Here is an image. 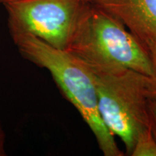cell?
I'll list each match as a JSON object with an SVG mask.
<instances>
[{"mask_svg": "<svg viewBox=\"0 0 156 156\" xmlns=\"http://www.w3.org/2000/svg\"><path fill=\"white\" fill-rule=\"evenodd\" d=\"M150 56L153 67V75L151 77L152 80V97L153 101H156V43L151 45L148 47Z\"/></svg>", "mask_w": 156, "mask_h": 156, "instance_id": "cell-7", "label": "cell"}, {"mask_svg": "<svg viewBox=\"0 0 156 156\" xmlns=\"http://www.w3.org/2000/svg\"><path fill=\"white\" fill-rule=\"evenodd\" d=\"M150 126L156 138V101H152L150 107Z\"/></svg>", "mask_w": 156, "mask_h": 156, "instance_id": "cell-8", "label": "cell"}, {"mask_svg": "<svg viewBox=\"0 0 156 156\" xmlns=\"http://www.w3.org/2000/svg\"><path fill=\"white\" fill-rule=\"evenodd\" d=\"M66 51L93 72L129 69L153 75L148 48L118 19L90 2Z\"/></svg>", "mask_w": 156, "mask_h": 156, "instance_id": "cell-2", "label": "cell"}, {"mask_svg": "<svg viewBox=\"0 0 156 156\" xmlns=\"http://www.w3.org/2000/svg\"><path fill=\"white\" fill-rule=\"evenodd\" d=\"M124 24L146 47L156 43V0H91Z\"/></svg>", "mask_w": 156, "mask_h": 156, "instance_id": "cell-5", "label": "cell"}, {"mask_svg": "<svg viewBox=\"0 0 156 156\" xmlns=\"http://www.w3.org/2000/svg\"><path fill=\"white\" fill-rule=\"evenodd\" d=\"M89 3L85 0H12L3 5L9 30L29 33L66 51Z\"/></svg>", "mask_w": 156, "mask_h": 156, "instance_id": "cell-4", "label": "cell"}, {"mask_svg": "<svg viewBox=\"0 0 156 156\" xmlns=\"http://www.w3.org/2000/svg\"><path fill=\"white\" fill-rule=\"evenodd\" d=\"M9 1H12V0H0V4H2V5H4L5 3Z\"/></svg>", "mask_w": 156, "mask_h": 156, "instance_id": "cell-10", "label": "cell"}, {"mask_svg": "<svg viewBox=\"0 0 156 156\" xmlns=\"http://www.w3.org/2000/svg\"><path fill=\"white\" fill-rule=\"evenodd\" d=\"M85 1H87V2H90L91 0H85Z\"/></svg>", "mask_w": 156, "mask_h": 156, "instance_id": "cell-11", "label": "cell"}, {"mask_svg": "<svg viewBox=\"0 0 156 156\" xmlns=\"http://www.w3.org/2000/svg\"><path fill=\"white\" fill-rule=\"evenodd\" d=\"M9 33L23 58L49 72L62 95L77 109L94 134L103 155H124L101 116L92 70L73 54L54 48L34 35L15 30Z\"/></svg>", "mask_w": 156, "mask_h": 156, "instance_id": "cell-1", "label": "cell"}, {"mask_svg": "<svg viewBox=\"0 0 156 156\" xmlns=\"http://www.w3.org/2000/svg\"><path fill=\"white\" fill-rule=\"evenodd\" d=\"M5 134L0 122V156H5Z\"/></svg>", "mask_w": 156, "mask_h": 156, "instance_id": "cell-9", "label": "cell"}, {"mask_svg": "<svg viewBox=\"0 0 156 156\" xmlns=\"http://www.w3.org/2000/svg\"><path fill=\"white\" fill-rule=\"evenodd\" d=\"M132 156H156V138L151 126L140 134L136 139Z\"/></svg>", "mask_w": 156, "mask_h": 156, "instance_id": "cell-6", "label": "cell"}, {"mask_svg": "<svg viewBox=\"0 0 156 156\" xmlns=\"http://www.w3.org/2000/svg\"><path fill=\"white\" fill-rule=\"evenodd\" d=\"M93 73L103 122L131 155L137 137L151 124V77L129 69Z\"/></svg>", "mask_w": 156, "mask_h": 156, "instance_id": "cell-3", "label": "cell"}]
</instances>
